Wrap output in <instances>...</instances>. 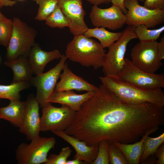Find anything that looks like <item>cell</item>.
I'll return each instance as SVG.
<instances>
[{
	"mask_svg": "<svg viewBox=\"0 0 164 164\" xmlns=\"http://www.w3.org/2000/svg\"><path fill=\"white\" fill-rule=\"evenodd\" d=\"M67 58L62 55L59 63L48 71L32 77L30 83L36 89V100L41 106L48 101L55 91L57 80Z\"/></svg>",
	"mask_w": 164,
	"mask_h": 164,
	"instance_id": "8fae6325",
	"label": "cell"
},
{
	"mask_svg": "<svg viewBox=\"0 0 164 164\" xmlns=\"http://www.w3.org/2000/svg\"><path fill=\"white\" fill-rule=\"evenodd\" d=\"M29 144H20L15 150V158L19 164H44L49 151L53 148L56 141L53 137L38 136L31 140Z\"/></svg>",
	"mask_w": 164,
	"mask_h": 164,
	"instance_id": "8992f818",
	"label": "cell"
},
{
	"mask_svg": "<svg viewBox=\"0 0 164 164\" xmlns=\"http://www.w3.org/2000/svg\"><path fill=\"white\" fill-rule=\"evenodd\" d=\"M39 6L36 20L45 21L58 4V0H32Z\"/></svg>",
	"mask_w": 164,
	"mask_h": 164,
	"instance_id": "4316f807",
	"label": "cell"
},
{
	"mask_svg": "<svg viewBox=\"0 0 164 164\" xmlns=\"http://www.w3.org/2000/svg\"><path fill=\"white\" fill-rule=\"evenodd\" d=\"M72 151L69 147L63 148L58 154H50L45 164H66Z\"/></svg>",
	"mask_w": 164,
	"mask_h": 164,
	"instance_id": "f546056e",
	"label": "cell"
},
{
	"mask_svg": "<svg viewBox=\"0 0 164 164\" xmlns=\"http://www.w3.org/2000/svg\"><path fill=\"white\" fill-rule=\"evenodd\" d=\"M146 25L141 24L135 27L134 31L140 42H145L156 41L164 31V26L158 29H149Z\"/></svg>",
	"mask_w": 164,
	"mask_h": 164,
	"instance_id": "d4e9b609",
	"label": "cell"
},
{
	"mask_svg": "<svg viewBox=\"0 0 164 164\" xmlns=\"http://www.w3.org/2000/svg\"><path fill=\"white\" fill-rule=\"evenodd\" d=\"M157 160H156V164H164V144H162L158 149L155 154Z\"/></svg>",
	"mask_w": 164,
	"mask_h": 164,
	"instance_id": "d6a6232c",
	"label": "cell"
},
{
	"mask_svg": "<svg viewBox=\"0 0 164 164\" xmlns=\"http://www.w3.org/2000/svg\"><path fill=\"white\" fill-rule=\"evenodd\" d=\"M12 20L8 19L0 21V45L6 47L12 34Z\"/></svg>",
	"mask_w": 164,
	"mask_h": 164,
	"instance_id": "83f0119b",
	"label": "cell"
},
{
	"mask_svg": "<svg viewBox=\"0 0 164 164\" xmlns=\"http://www.w3.org/2000/svg\"><path fill=\"white\" fill-rule=\"evenodd\" d=\"M4 64L13 71L12 83L22 81L30 82L33 77V73L28 58L20 57L10 61L6 60Z\"/></svg>",
	"mask_w": 164,
	"mask_h": 164,
	"instance_id": "ffe728a7",
	"label": "cell"
},
{
	"mask_svg": "<svg viewBox=\"0 0 164 164\" xmlns=\"http://www.w3.org/2000/svg\"><path fill=\"white\" fill-rule=\"evenodd\" d=\"M87 2L93 5H97L103 4H109L111 2V0H86Z\"/></svg>",
	"mask_w": 164,
	"mask_h": 164,
	"instance_id": "8d00e7d4",
	"label": "cell"
},
{
	"mask_svg": "<svg viewBox=\"0 0 164 164\" xmlns=\"http://www.w3.org/2000/svg\"><path fill=\"white\" fill-rule=\"evenodd\" d=\"M142 2H144L145 0H139ZM124 0H111V2L112 5L118 6L121 10L123 12L126 14L128 12L124 7Z\"/></svg>",
	"mask_w": 164,
	"mask_h": 164,
	"instance_id": "e575fe53",
	"label": "cell"
},
{
	"mask_svg": "<svg viewBox=\"0 0 164 164\" xmlns=\"http://www.w3.org/2000/svg\"><path fill=\"white\" fill-rule=\"evenodd\" d=\"M157 50L159 60L161 61L164 59V36L160 39V42L157 43Z\"/></svg>",
	"mask_w": 164,
	"mask_h": 164,
	"instance_id": "836d02e7",
	"label": "cell"
},
{
	"mask_svg": "<svg viewBox=\"0 0 164 164\" xmlns=\"http://www.w3.org/2000/svg\"><path fill=\"white\" fill-rule=\"evenodd\" d=\"M105 54L100 43L81 34L74 36L68 43L65 56L72 61L96 70L102 67Z\"/></svg>",
	"mask_w": 164,
	"mask_h": 164,
	"instance_id": "3957f363",
	"label": "cell"
},
{
	"mask_svg": "<svg viewBox=\"0 0 164 164\" xmlns=\"http://www.w3.org/2000/svg\"><path fill=\"white\" fill-rule=\"evenodd\" d=\"M12 34L6 48L7 60L10 61L20 57H28L36 43L37 31L17 17L12 20Z\"/></svg>",
	"mask_w": 164,
	"mask_h": 164,
	"instance_id": "277c9868",
	"label": "cell"
},
{
	"mask_svg": "<svg viewBox=\"0 0 164 164\" xmlns=\"http://www.w3.org/2000/svg\"><path fill=\"white\" fill-rule=\"evenodd\" d=\"M41 131H64L73 121L76 111L65 105L57 108L46 102L41 106Z\"/></svg>",
	"mask_w": 164,
	"mask_h": 164,
	"instance_id": "52a82bcc",
	"label": "cell"
},
{
	"mask_svg": "<svg viewBox=\"0 0 164 164\" xmlns=\"http://www.w3.org/2000/svg\"></svg>",
	"mask_w": 164,
	"mask_h": 164,
	"instance_id": "7bdbcfd3",
	"label": "cell"
},
{
	"mask_svg": "<svg viewBox=\"0 0 164 164\" xmlns=\"http://www.w3.org/2000/svg\"><path fill=\"white\" fill-rule=\"evenodd\" d=\"M62 55L57 50L49 52L43 50L38 44L36 43L28 58L33 73L36 75L42 73L48 63L54 59L61 58Z\"/></svg>",
	"mask_w": 164,
	"mask_h": 164,
	"instance_id": "e0dca14e",
	"label": "cell"
},
{
	"mask_svg": "<svg viewBox=\"0 0 164 164\" xmlns=\"http://www.w3.org/2000/svg\"><path fill=\"white\" fill-rule=\"evenodd\" d=\"M85 162L77 159H74L73 160H67L66 164H84Z\"/></svg>",
	"mask_w": 164,
	"mask_h": 164,
	"instance_id": "f35d334b",
	"label": "cell"
},
{
	"mask_svg": "<svg viewBox=\"0 0 164 164\" xmlns=\"http://www.w3.org/2000/svg\"><path fill=\"white\" fill-rule=\"evenodd\" d=\"M39 104L35 97H28L26 101V107L19 131L31 140L39 135L41 131V117L39 114Z\"/></svg>",
	"mask_w": 164,
	"mask_h": 164,
	"instance_id": "5bb4252c",
	"label": "cell"
},
{
	"mask_svg": "<svg viewBox=\"0 0 164 164\" xmlns=\"http://www.w3.org/2000/svg\"><path fill=\"white\" fill-rule=\"evenodd\" d=\"M30 85V82L27 81L11 83L9 85L0 84V99H6L10 101L20 100V92L28 88Z\"/></svg>",
	"mask_w": 164,
	"mask_h": 164,
	"instance_id": "603a6c76",
	"label": "cell"
},
{
	"mask_svg": "<svg viewBox=\"0 0 164 164\" xmlns=\"http://www.w3.org/2000/svg\"><path fill=\"white\" fill-rule=\"evenodd\" d=\"M96 91H89L82 94H77L73 90L54 91L48 102L65 105L77 112L80 110L82 105L93 96Z\"/></svg>",
	"mask_w": 164,
	"mask_h": 164,
	"instance_id": "ac0fdd59",
	"label": "cell"
},
{
	"mask_svg": "<svg viewBox=\"0 0 164 164\" xmlns=\"http://www.w3.org/2000/svg\"><path fill=\"white\" fill-rule=\"evenodd\" d=\"M125 63L117 76L122 80L139 87L146 89H162L164 87V74L150 73L135 66L132 61L125 58Z\"/></svg>",
	"mask_w": 164,
	"mask_h": 164,
	"instance_id": "9c48e42d",
	"label": "cell"
},
{
	"mask_svg": "<svg viewBox=\"0 0 164 164\" xmlns=\"http://www.w3.org/2000/svg\"><path fill=\"white\" fill-rule=\"evenodd\" d=\"M26 107V101H10L7 106L0 108L1 119L5 120L19 128L22 123Z\"/></svg>",
	"mask_w": 164,
	"mask_h": 164,
	"instance_id": "44dd1931",
	"label": "cell"
},
{
	"mask_svg": "<svg viewBox=\"0 0 164 164\" xmlns=\"http://www.w3.org/2000/svg\"><path fill=\"white\" fill-rule=\"evenodd\" d=\"M157 43L156 41L137 43L131 53L133 64L145 72L155 73L163 64L158 56Z\"/></svg>",
	"mask_w": 164,
	"mask_h": 164,
	"instance_id": "30bf717a",
	"label": "cell"
},
{
	"mask_svg": "<svg viewBox=\"0 0 164 164\" xmlns=\"http://www.w3.org/2000/svg\"><path fill=\"white\" fill-rule=\"evenodd\" d=\"M99 78L102 84L126 103L138 104L149 103L164 106V93L162 89L140 88L117 76L100 77Z\"/></svg>",
	"mask_w": 164,
	"mask_h": 164,
	"instance_id": "7a4b0ae2",
	"label": "cell"
},
{
	"mask_svg": "<svg viewBox=\"0 0 164 164\" xmlns=\"http://www.w3.org/2000/svg\"><path fill=\"white\" fill-rule=\"evenodd\" d=\"M124 5L128 11L125 15L128 26L143 24L154 28L164 22V9H148L140 5L138 0H124Z\"/></svg>",
	"mask_w": 164,
	"mask_h": 164,
	"instance_id": "ba28073f",
	"label": "cell"
},
{
	"mask_svg": "<svg viewBox=\"0 0 164 164\" xmlns=\"http://www.w3.org/2000/svg\"><path fill=\"white\" fill-rule=\"evenodd\" d=\"M134 26H128L122 32L119 38L108 48L104 59L102 71L105 76H117L125 63V56L128 43L137 38Z\"/></svg>",
	"mask_w": 164,
	"mask_h": 164,
	"instance_id": "5b68a950",
	"label": "cell"
},
{
	"mask_svg": "<svg viewBox=\"0 0 164 164\" xmlns=\"http://www.w3.org/2000/svg\"><path fill=\"white\" fill-rule=\"evenodd\" d=\"M9 19L5 16L0 11V21L3 20H6Z\"/></svg>",
	"mask_w": 164,
	"mask_h": 164,
	"instance_id": "ab89813d",
	"label": "cell"
},
{
	"mask_svg": "<svg viewBox=\"0 0 164 164\" xmlns=\"http://www.w3.org/2000/svg\"><path fill=\"white\" fill-rule=\"evenodd\" d=\"M164 142V132L156 137L152 138L148 136L144 142L140 163H142L149 156L155 154L158 148Z\"/></svg>",
	"mask_w": 164,
	"mask_h": 164,
	"instance_id": "cb8c5ba5",
	"label": "cell"
},
{
	"mask_svg": "<svg viewBox=\"0 0 164 164\" xmlns=\"http://www.w3.org/2000/svg\"><path fill=\"white\" fill-rule=\"evenodd\" d=\"M70 144L76 151L73 159H77L85 162L91 164L95 159L97 154L98 145L89 146L84 142L64 132V131L52 132Z\"/></svg>",
	"mask_w": 164,
	"mask_h": 164,
	"instance_id": "2e32d148",
	"label": "cell"
},
{
	"mask_svg": "<svg viewBox=\"0 0 164 164\" xmlns=\"http://www.w3.org/2000/svg\"><path fill=\"white\" fill-rule=\"evenodd\" d=\"M108 155L109 163L111 164H128L124 155L113 143H108Z\"/></svg>",
	"mask_w": 164,
	"mask_h": 164,
	"instance_id": "f1b7e54d",
	"label": "cell"
},
{
	"mask_svg": "<svg viewBox=\"0 0 164 164\" xmlns=\"http://www.w3.org/2000/svg\"><path fill=\"white\" fill-rule=\"evenodd\" d=\"M151 155L149 157L145 160L142 162V164H154L155 163L156 157Z\"/></svg>",
	"mask_w": 164,
	"mask_h": 164,
	"instance_id": "74e56055",
	"label": "cell"
},
{
	"mask_svg": "<svg viewBox=\"0 0 164 164\" xmlns=\"http://www.w3.org/2000/svg\"><path fill=\"white\" fill-rule=\"evenodd\" d=\"M164 123V106L126 103L102 84L76 112L64 132L89 146L98 145L103 140L130 144Z\"/></svg>",
	"mask_w": 164,
	"mask_h": 164,
	"instance_id": "6da1fadb",
	"label": "cell"
},
{
	"mask_svg": "<svg viewBox=\"0 0 164 164\" xmlns=\"http://www.w3.org/2000/svg\"><path fill=\"white\" fill-rule=\"evenodd\" d=\"M45 21V24L51 28L63 29L69 27V23L58 4Z\"/></svg>",
	"mask_w": 164,
	"mask_h": 164,
	"instance_id": "484cf974",
	"label": "cell"
},
{
	"mask_svg": "<svg viewBox=\"0 0 164 164\" xmlns=\"http://www.w3.org/2000/svg\"><path fill=\"white\" fill-rule=\"evenodd\" d=\"M63 72L60 73V81L56 83L55 91H61L75 90L78 91H96L98 87L89 83L83 77L74 74L65 63Z\"/></svg>",
	"mask_w": 164,
	"mask_h": 164,
	"instance_id": "9a60e30c",
	"label": "cell"
},
{
	"mask_svg": "<svg viewBox=\"0 0 164 164\" xmlns=\"http://www.w3.org/2000/svg\"><path fill=\"white\" fill-rule=\"evenodd\" d=\"M16 3V1L12 0H0V8L3 7H11Z\"/></svg>",
	"mask_w": 164,
	"mask_h": 164,
	"instance_id": "d590c367",
	"label": "cell"
},
{
	"mask_svg": "<svg viewBox=\"0 0 164 164\" xmlns=\"http://www.w3.org/2000/svg\"><path fill=\"white\" fill-rule=\"evenodd\" d=\"M144 6L151 9H164V0H145Z\"/></svg>",
	"mask_w": 164,
	"mask_h": 164,
	"instance_id": "1f68e13d",
	"label": "cell"
},
{
	"mask_svg": "<svg viewBox=\"0 0 164 164\" xmlns=\"http://www.w3.org/2000/svg\"><path fill=\"white\" fill-rule=\"evenodd\" d=\"M159 127H155L148 130L140 141L133 144H126L115 142L113 143L122 152L129 164H139L142 155L144 142L146 137L155 132Z\"/></svg>",
	"mask_w": 164,
	"mask_h": 164,
	"instance_id": "d6986e66",
	"label": "cell"
},
{
	"mask_svg": "<svg viewBox=\"0 0 164 164\" xmlns=\"http://www.w3.org/2000/svg\"><path fill=\"white\" fill-rule=\"evenodd\" d=\"M121 33V32L108 31L102 27H95L93 29L88 28L83 34L89 38L94 37L97 39L104 48H108L117 41L120 37Z\"/></svg>",
	"mask_w": 164,
	"mask_h": 164,
	"instance_id": "7402d4cb",
	"label": "cell"
},
{
	"mask_svg": "<svg viewBox=\"0 0 164 164\" xmlns=\"http://www.w3.org/2000/svg\"><path fill=\"white\" fill-rule=\"evenodd\" d=\"M82 1L58 0V4L69 23L70 31L74 36L83 34L88 28L84 20L86 12Z\"/></svg>",
	"mask_w": 164,
	"mask_h": 164,
	"instance_id": "4fadbf2b",
	"label": "cell"
},
{
	"mask_svg": "<svg viewBox=\"0 0 164 164\" xmlns=\"http://www.w3.org/2000/svg\"><path fill=\"white\" fill-rule=\"evenodd\" d=\"M92 24L95 27H102L115 30L126 23L125 15L118 6L112 5L110 8L101 9L93 5L89 15Z\"/></svg>",
	"mask_w": 164,
	"mask_h": 164,
	"instance_id": "7c38bea8",
	"label": "cell"
},
{
	"mask_svg": "<svg viewBox=\"0 0 164 164\" xmlns=\"http://www.w3.org/2000/svg\"><path fill=\"white\" fill-rule=\"evenodd\" d=\"M0 119H1V118H0Z\"/></svg>",
	"mask_w": 164,
	"mask_h": 164,
	"instance_id": "b9f144b4",
	"label": "cell"
},
{
	"mask_svg": "<svg viewBox=\"0 0 164 164\" xmlns=\"http://www.w3.org/2000/svg\"><path fill=\"white\" fill-rule=\"evenodd\" d=\"M108 143L105 140L101 141L98 145L97 156L91 164H109L108 146Z\"/></svg>",
	"mask_w": 164,
	"mask_h": 164,
	"instance_id": "4dcf8cb0",
	"label": "cell"
},
{
	"mask_svg": "<svg viewBox=\"0 0 164 164\" xmlns=\"http://www.w3.org/2000/svg\"><path fill=\"white\" fill-rule=\"evenodd\" d=\"M0 61H1V58H0Z\"/></svg>",
	"mask_w": 164,
	"mask_h": 164,
	"instance_id": "60d3db41",
	"label": "cell"
}]
</instances>
